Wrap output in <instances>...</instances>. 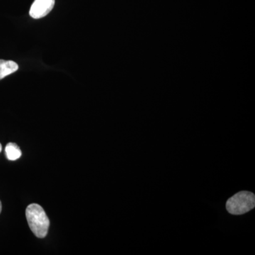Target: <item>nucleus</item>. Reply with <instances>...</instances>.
Returning a JSON list of instances; mask_svg holds the SVG:
<instances>
[{"mask_svg":"<svg viewBox=\"0 0 255 255\" xmlns=\"http://www.w3.org/2000/svg\"><path fill=\"white\" fill-rule=\"evenodd\" d=\"M26 217L28 226L33 234L38 238H44L48 234L50 221L41 206L30 204L26 210Z\"/></svg>","mask_w":255,"mask_h":255,"instance_id":"1","label":"nucleus"},{"mask_svg":"<svg viewBox=\"0 0 255 255\" xmlns=\"http://www.w3.org/2000/svg\"><path fill=\"white\" fill-rule=\"evenodd\" d=\"M226 206L231 214L238 216L246 214L255 208V194L251 191H240L228 199Z\"/></svg>","mask_w":255,"mask_h":255,"instance_id":"2","label":"nucleus"},{"mask_svg":"<svg viewBox=\"0 0 255 255\" xmlns=\"http://www.w3.org/2000/svg\"><path fill=\"white\" fill-rule=\"evenodd\" d=\"M54 5L55 0H35L30 9V16L36 19L44 17L49 14Z\"/></svg>","mask_w":255,"mask_h":255,"instance_id":"3","label":"nucleus"},{"mask_svg":"<svg viewBox=\"0 0 255 255\" xmlns=\"http://www.w3.org/2000/svg\"><path fill=\"white\" fill-rule=\"evenodd\" d=\"M18 65L12 60H0V80L17 71Z\"/></svg>","mask_w":255,"mask_h":255,"instance_id":"4","label":"nucleus"},{"mask_svg":"<svg viewBox=\"0 0 255 255\" xmlns=\"http://www.w3.org/2000/svg\"><path fill=\"white\" fill-rule=\"evenodd\" d=\"M5 153L9 160L14 161L20 158L21 156V151L16 143L9 142L5 147Z\"/></svg>","mask_w":255,"mask_h":255,"instance_id":"5","label":"nucleus"},{"mask_svg":"<svg viewBox=\"0 0 255 255\" xmlns=\"http://www.w3.org/2000/svg\"><path fill=\"white\" fill-rule=\"evenodd\" d=\"M1 209H2V207H1V201H0V214H1Z\"/></svg>","mask_w":255,"mask_h":255,"instance_id":"6","label":"nucleus"},{"mask_svg":"<svg viewBox=\"0 0 255 255\" xmlns=\"http://www.w3.org/2000/svg\"><path fill=\"white\" fill-rule=\"evenodd\" d=\"M1 149H2V147H1V144L0 143V152H1Z\"/></svg>","mask_w":255,"mask_h":255,"instance_id":"7","label":"nucleus"}]
</instances>
